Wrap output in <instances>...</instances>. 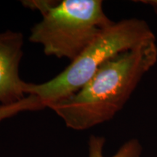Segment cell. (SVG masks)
<instances>
[{
  "instance_id": "obj_1",
  "label": "cell",
  "mask_w": 157,
  "mask_h": 157,
  "mask_svg": "<svg viewBox=\"0 0 157 157\" xmlns=\"http://www.w3.org/2000/svg\"><path fill=\"white\" fill-rule=\"evenodd\" d=\"M157 63L156 41L113 57L73 95L49 108L68 128L84 130L112 119Z\"/></svg>"
},
{
  "instance_id": "obj_2",
  "label": "cell",
  "mask_w": 157,
  "mask_h": 157,
  "mask_svg": "<svg viewBox=\"0 0 157 157\" xmlns=\"http://www.w3.org/2000/svg\"><path fill=\"white\" fill-rule=\"evenodd\" d=\"M42 13L31 29L29 41L44 53L71 61L77 58L104 29L114 23L104 13L101 0L23 1Z\"/></svg>"
},
{
  "instance_id": "obj_3",
  "label": "cell",
  "mask_w": 157,
  "mask_h": 157,
  "mask_svg": "<svg viewBox=\"0 0 157 157\" xmlns=\"http://www.w3.org/2000/svg\"><path fill=\"white\" fill-rule=\"evenodd\" d=\"M153 41L156 36L144 20L134 17L114 22L56 77L42 84L26 82L25 94L38 97L47 108L78 91L110 59Z\"/></svg>"
},
{
  "instance_id": "obj_4",
  "label": "cell",
  "mask_w": 157,
  "mask_h": 157,
  "mask_svg": "<svg viewBox=\"0 0 157 157\" xmlns=\"http://www.w3.org/2000/svg\"><path fill=\"white\" fill-rule=\"evenodd\" d=\"M23 44L24 37L21 31L0 33V105L18 103L27 96L26 82L19 75Z\"/></svg>"
},
{
  "instance_id": "obj_5",
  "label": "cell",
  "mask_w": 157,
  "mask_h": 157,
  "mask_svg": "<svg viewBox=\"0 0 157 157\" xmlns=\"http://www.w3.org/2000/svg\"><path fill=\"white\" fill-rule=\"evenodd\" d=\"M105 138L103 137L91 135L89 143V156L88 157H105L103 155V147ZM142 146L137 139H131L121 146L118 151L111 157H141Z\"/></svg>"
},
{
  "instance_id": "obj_6",
  "label": "cell",
  "mask_w": 157,
  "mask_h": 157,
  "mask_svg": "<svg viewBox=\"0 0 157 157\" xmlns=\"http://www.w3.org/2000/svg\"><path fill=\"white\" fill-rule=\"evenodd\" d=\"M46 108L40 99L34 95H29L18 103L11 105H0V122L25 111H39Z\"/></svg>"
},
{
  "instance_id": "obj_7",
  "label": "cell",
  "mask_w": 157,
  "mask_h": 157,
  "mask_svg": "<svg viewBox=\"0 0 157 157\" xmlns=\"http://www.w3.org/2000/svg\"><path fill=\"white\" fill-rule=\"evenodd\" d=\"M137 2L151 7L157 15V0H140Z\"/></svg>"
}]
</instances>
